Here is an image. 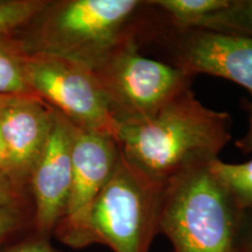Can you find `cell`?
<instances>
[{
	"instance_id": "obj_6",
	"label": "cell",
	"mask_w": 252,
	"mask_h": 252,
	"mask_svg": "<svg viewBox=\"0 0 252 252\" xmlns=\"http://www.w3.org/2000/svg\"><path fill=\"white\" fill-rule=\"evenodd\" d=\"M32 91L76 127L116 138L119 124L93 69L60 56L33 54L26 59Z\"/></svg>"
},
{
	"instance_id": "obj_5",
	"label": "cell",
	"mask_w": 252,
	"mask_h": 252,
	"mask_svg": "<svg viewBox=\"0 0 252 252\" xmlns=\"http://www.w3.org/2000/svg\"><path fill=\"white\" fill-rule=\"evenodd\" d=\"M140 50L139 41H127L93 69L119 126L153 117L190 89L194 78L161 60L146 58Z\"/></svg>"
},
{
	"instance_id": "obj_22",
	"label": "cell",
	"mask_w": 252,
	"mask_h": 252,
	"mask_svg": "<svg viewBox=\"0 0 252 252\" xmlns=\"http://www.w3.org/2000/svg\"><path fill=\"white\" fill-rule=\"evenodd\" d=\"M30 98H36V97H13V96H2V94H0V109H4L6 106L12 105V104H15L18 102H21V100L30 99Z\"/></svg>"
},
{
	"instance_id": "obj_2",
	"label": "cell",
	"mask_w": 252,
	"mask_h": 252,
	"mask_svg": "<svg viewBox=\"0 0 252 252\" xmlns=\"http://www.w3.org/2000/svg\"><path fill=\"white\" fill-rule=\"evenodd\" d=\"M156 18L151 1L141 0H47L13 31L28 55L72 60L94 69L123 43L139 41Z\"/></svg>"
},
{
	"instance_id": "obj_1",
	"label": "cell",
	"mask_w": 252,
	"mask_h": 252,
	"mask_svg": "<svg viewBox=\"0 0 252 252\" xmlns=\"http://www.w3.org/2000/svg\"><path fill=\"white\" fill-rule=\"evenodd\" d=\"M230 128L229 113L203 105L188 89L147 121L119 126L117 143L135 171L165 188L182 173L219 159Z\"/></svg>"
},
{
	"instance_id": "obj_17",
	"label": "cell",
	"mask_w": 252,
	"mask_h": 252,
	"mask_svg": "<svg viewBox=\"0 0 252 252\" xmlns=\"http://www.w3.org/2000/svg\"><path fill=\"white\" fill-rule=\"evenodd\" d=\"M0 252H58L50 238L37 235L33 229L0 245Z\"/></svg>"
},
{
	"instance_id": "obj_20",
	"label": "cell",
	"mask_w": 252,
	"mask_h": 252,
	"mask_svg": "<svg viewBox=\"0 0 252 252\" xmlns=\"http://www.w3.org/2000/svg\"><path fill=\"white\" fill-rule=\"evenodd\" d=\"M236 146L244 153L252 152V102L250 104V121H249L248 132L244 134V137L236 141Z\"/></svg>"
},
{
	"instance_id": "obj_3",
	"label": "cell",
	"mask_w": 252,
	"mask_h": 252,
	"mask_svg": "<svg viewBox=\"0 0 252 252\" xmlns=\"http://www.w3.org/2000/svg\"><path fill=\"white\" fill-rule=\"evenodd\" d=\"M162 191L122 156L102 190L77 213L63 217L53 236L71 249L100 244L112 252H150L159 234Z\"/></svg>"
},
{
	"instance_id": "obj_8",
	"label": "cell",
	"mask_w": 252,
	"mask_h": 252,
	"mask_svg": "<svg viewBox=\"0 0 252 252\" xmlns=\"http://www.w3.org/2000/svg\"><path fill=\"white\" fill-rule=\"evenodd\" d=\"M74 128L75 125L55 110L52 132L28 182L33 203V230L43 237H52L67 209L72 179Z\"/></svg>"
},
{
	"instance_id": "obj_4",
	"label": "cell",
	"mask_w": 252,
	"mask_h": 252,
	"mask_svg": "<svg viewBox=\"0 0 252 252\" xmlns=\"http://www.w3.org/2000/svg\"><path fill=\"white\" fill-rule=\"evenodd\" d=\"M210 163L182 173L163 188L158 231L172 252H241L245 210Z\"/></svg>"
},
{
	"instance_id": "obj_16",
	"label": "cell",
	"mask_w": 252,
	"mask_h": 252,
	"mask_svg": "<svg viewBox=\"0 0 252 252\" xmlns=\"http://www.w3.org/2000/svg\"><path fill=\"white\" fill-rule=\"evenodd\" d=\"M46 2L47 0H0V33L23 26Z\"/></svg>"
},
{
	"instance_id": "obj_13",
	"label": "cell",
	"mask_w": 252,
	"mask_h": 252,
	"mask_svg": "<svg viewBox=\"0 0 252 252\" xmlns=\"http://www.w3.org/2000/svg\"><path fill=\"white\" fill-rule=\"evenodd\" d=\"M194 30L252 37V0H230L225 8L203 19Z\"/></svg>"
},
{
	"instance_id": "obj_21",
	"label": "cell",
	"mask_w": 252,
	"mask_h": 252,
	"mask_svg": "<svg viewBox=\"0 0 252 252\" xmlns=\"http://www.w3.org/2000/svg\"><path fill=\"white\" fill-rule=\"evenodd\" d=\"M0 174L6 175L9 179L8 161H7V157H6L4 143H2V139H1V134H0ZM9 180H11V179H9Z\"/></svg>"
},
{
	"instance_id": "obj_10",
	"label": "cell",
	"mask_w": 252,
	"mask_h": 252,
	"mask_svg": "<svg viewBox=\"0 0 252 252\" xmlns=\"http://www.w3.org/2000/svg\"><path fill=\"white\" fill-rule=\"evenodd\" d=\"M121 157L116 138L75 126L71 145V188L64 216L77 213L102 190L115 174Z\"/></svg>"
},
{
	"instance_id": "obj_18",
	"label": "cell",
	"mask_w": 252,
	"mask_h": 252,
	"mask_svg": "<svg viewBox=\"0 0 252 252\" xmlns=\"http://www.w3.org/2000/svg\"><path fill=\"white\" fill-rule=\"evenodd\" d=\"M28 202L32 200L28 198L27 190L14 185L6 175L0 174V206Z\"/></svg>"
},
{
	"instance_id": "obj_7",
	"label": "cell",
	"mask_w": 252,
	"mask_h": 252,
	"mask_svg": "<svg viewBox=\"0 0 252 252\" xmlns=\"http://www.w3.org/2000/svg\"><path fill=\"white\" fill-rule=\"evenodd\" d=\"M141 41L161 52L163 62L195 77L210 75L237 83L252 94V37L208 30H175L163 18Z\"/></svg>"
},
{
	"instance_id": "obj_11",
	"label": "cell",
	"mask_w": 252,
	"mask_h": 252,
	"mask_svg": "<svg viewBox=\"0 0 252 252\" xmlns=\"http://www.w3.org/2000/svg\"><path fill=\"white\" fill-rule=\"evenodd\" d=\"M27 56L13 31L0 33V94L39 98L27 82Z\"/></svg>"
},
{
	"instance_id": "obj_15",
	"label": "cell",
	"mask_w": 252,
	"mask_h": 252,
	"mask_svg": "<svg viewBox=\"0 0 252 252\" xmlns=\"http://www.w3.org/2000/svg\"><path fill=\"white\" fill-rule=\"evenodd\" d=\"M33 229V203L0 206V245Z\"/></svg>"
},
{
	"instance_id": "obj_9",
	"label": "cell",
	"mask_w": 252,
	"mask_h": 252,
	"mask_svg": "<svg viewBox=\"0 0 252 252\" xmlns=\"http://www.w3.org/2000/svg\"><path fill=\"white\" fill-rule=\"evenodd\" d=\"M55 110L40 98L21 100L0 109V134L7 157L9 179L27 190L34 166L45 149Z\"/></svg>"
},
{
	"instance_id": "obj_14",
	"label": "cell",
	"mask_w": 252,
	"mask_h": 252,
	"mask_svg": "<svg viewBox=\"0 0 252 252\" xmlns=\"http://www.w3.org/2000/svg\"><path fill=\"white\" fill-rule=\"evenodd\" d=\"M210 167L238 206L243 210L252 209V159L242 163H228L216 159Z\"/></svg>"
},
{
	"instance_id": "obj_12",
	"label": "cell",
	"mask_w": 252,
	"mask_h": 252,
	"mask_svg": "<svg viewBox=\"0 0 252 252\" xmlns=\"http://www.w3.org/2000/svg\"><path fill=\"white\" fill-rule=\"evenodd\" d=\"M230 0H152L167 26L191 30L210 14L225 8Z\"/></svg>"
},
{
	"instance_id": "obj_19",
	"label": "cell",
	"mask_w": 252,
	"mask_h": 252,
	"mask_svg": "<svg viewBox=\"0 0 252 252\" xmlns=\"http://www.w3.org/2000/svg\"><path fill=\"white\" fill-rule=\"evenodd\" d=\"M241 252H252V209L245 210L241 236Z\"/></svg>"
}]
</instances>
